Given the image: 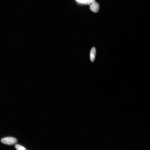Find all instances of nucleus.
<instances>
[{
	"instance_id": "nucleus-1",
	"label": "nucleus",
	"mask_w": 150,
	"mask_h": 150,
	"mask_svg": "<svg viewBox=\"0 0 150 150\" xmlns=\"http://www.w3.org/2000/svg\"><path fill=\"white\" fill-rule=\"evenodd\" d=\"M1 142L4 144L12 145L15 144L17 142V140L15 138L12 137H7L2 139Z\"/></svg>"
},
{
	"instance_id": "nucleus-2",
	"label": "nucleus",
	"mask_w": 150,
	"mask_h": 150,
	"mask_svg": "<svg viewBox=\"0 0 150 150\" xmlns=\"http://www.w3.org/2000/svg\"><path fill=\"white\" fill-rule=\"evenodd\" d=\"M99 4L95 2L91 4L90 6V9L92 12L96 13L99 11Z\"/></svg>"
},
{
	"instance_id": "nucleus-3",
	"label": "nucleus",
	"mask_w": 150,
	"mask_h": 150,
	"mask_svg": "<svg viewBox=\"0 0 150 150\" xmlns=\"http://www.w3.org/2000/svg\"><path fill=\"white\" fill-rule=\"evenodd\" d=\"M96 53V50L95 47L92 48L90 53V59L92 62L95 60Z\"/></svg>"
},
{
	"instance_id": "nucleus-4",
	"label": "nucleus",
	"mask_w": 150,
	"mask_h": 150,
	"mask_svg": "<svg viewBox=\"0 0 150 150\" xmlns=\"http://www.w3.org/2000/svg\"><path fill=\"white\" fill-rule=\"evenodd\" d=\"M15 148L17 150H25L27 149L24 147L19 144H16L15 145Z\"/></svg>"
},
{
	"instance_id": "nucleus-5",
	"label": "nucleus",
	"mask_w": 150,
	"mask_h": 150,
	"mask_svg": "<svg viewBox=\"0 0 150 150\" xmlns=\"http://www.w3.org/2000/svg\"><path fill=\"white\" fill-rule=\"evenodd\" d=\"M95 2V0H89L87 2L84 3L86 5H91V4Z\"/></svg>"
},
{
	"instance_id": "nucleus-6",
	"label": "nucleus",
	"mask_w": 150,
	"mask_h": 150,
	"mask_svg": "<svg viewBox=\"0 0 150 150\" xmlns=\"http://www.w3.org/2000/svg\"><path fill=\"white\" fill-rule=\"evenodd\" d=\"M89 0H79L78 1L84 4L87 2Z\"/></svg>"
}]
</instances>
